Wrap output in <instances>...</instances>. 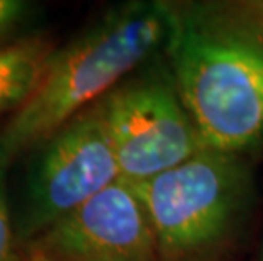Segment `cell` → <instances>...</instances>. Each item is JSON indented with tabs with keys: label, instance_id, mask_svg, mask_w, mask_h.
<instances>
[{
	"label": "cell",
	"instance_id": "11",
	"mask_svg": "<svg viewBox=\"0 0 263 261\" xmlns=\"http://www.w3.org/2000/svg\"><path fill=\"white\" fill-rule=\"evenodd\" d=\"M261 261H263V259H261Z\"/></svg>",
	"mask_w": 263,
	"mask_h": 261
},
{
	"label": "cell",
	"instance_id": "4",
	"mask_svg": "<svg viewBox=\"0 0 263 261\" xmlns=\"http://www.w3.org/2000/svg\"><path fill=\"white\" fill-rule=\"evenodd\" d=\"M21 178L9 187L21 249L78 205L121 178L102 98L27 151Z\"/></svg>",
	"mask_w": 263,
	"mask_h": 261
},
{
	"label": "cell",
	"instance_id": "6",
	"mask_svg": "<svg viewBox=\"0 0 263 261\" xmlns=\"http://www.w3.org/2000/svg\"><path fill=\"white\" fill-rule=\"evenodd\" d=\"M22 251L48 261H158V241L136 187L121 176L43 231Z\"/></svg>",
	"mask_w": 263,
	"mask_h": 261
},
{
	"label": "cell",
	"instance_id": "5",
	"mask_svg": "<svg viewBox=\"0 0 263 261\" xmlns=\"http://www.w3.org/2000/svg\"><path fill=\"white\" fill-rule=\"evenodd\" d=\"M153 61L102 98L121 176L131 183L153 178L205 148L166 61Z\"/></svg>",
	"mask_w": 263,
	"mask_h": 261
},
{
	"label": "cell",
	"instance_id": "8",
	"mask_svg": "<svg viewBox=\"0 0 263 261\" xmlns=\"http://www.w3.org/2000/svg\"><path fill=\"white\" fill-rule=\"evenodd\" d=\"M9 178L10 166L0 153V261H19L22 249L15 234L10 210Z\"/></svg>",
	"mask_w": 263,
	"mask_h": 261
},
{
	"label": "cell",
	"instance_id": "9",
	"mask_svg": "<svg viewBox=\"0 0 263 261\" xmlns=\"http://www.w3.org/2000/svg\"><path fill=\"white\" fill-rule=\"evenodd\" d=\"M36 5L26 0H0V49L32 34Z\"/></svg>",
	"mask_w": 263,
	"mask_h": 261
},
{
	"label": "cell",
	"instance_id": "2",
	"mask_svg": "<svg viewBox=\"0 0 263 261\" xmlns=\"http://www.w3.org/2000/svg\"><path fill=\"white\" fill-rule=\"evenodd\" d=\"M170 26L172 2L134 0L105 10L54 49L34 92L0 127V153L10 168L71 117L163 54Z\"/></svg>",
	"mask_w": 263,
	"mask_h": 261
},
{
	"label": "cell",
	"instance_id": "3",
	"mask_svg": "<svg viewBox=\"0 0 263 261\" xmlns=\"http://www.w3.org/2000/svg\"><path fill=\"white\" fill-rule=\"evenodd\" d=\"M133 185L163 261L194 259L221 246L248 212L253 187L243 156L211 148Z\"/></svg>",
	"mask_w": 263,
	"mask_h": 261
},
{
	"label": "cell",
	"instance_id": "10",
	"mask_svg": "<svg viewBox=\"0 0 263 261\" xmlns=\"http://www.w3.org/2000/svg\"><path fill=\"white\" fill-rule=\"evenodd\" d=\"M19 261H48L44 259L43 256H39L36 253H31V251H22L21 253V259Z\"/></svg>",
	"mask_w": 263,
	"mask_h": 261
},
{
	"label": "cell",
	"instance_id": "7",
	"mask_svg": "<svg viewBox=\"0 0 263 261\" xmlns=\"http://www.w3.org/2000/svg\"><path fill=\"white\" fill-rule=\"evenodd\" d=\"M54 49L44 32H32L0 49V117L14 114L29 98Z\"/></svg>",
	"mask_w": 263,
	"mask_h": 261
},
{
	"label": "cell",
	"instance_id": "1",
	"mask_svg": "<svg viewBox=\"0 0 263 261\" xmlns=\"http://www.w3.org/2000/svg\"><path fill=\"white\" fill-rule=\"evenodd\" d=\"M163 56L205 148H263V0L172 2Z\"/></svg>",
	"mask_w": 263,
	"mask_h": 261
}]
</instances>
